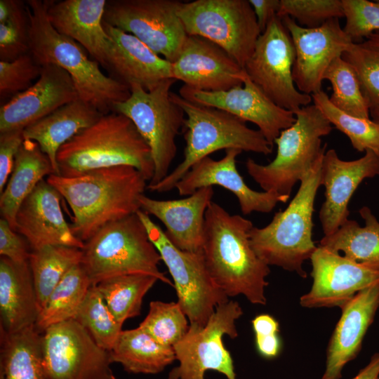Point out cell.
Here are the masks:
<instances>
[{"label":"cell","instance_id":"38","mask_svg":"<svg viewBox=\"0 0 379 379\" xmlns=\"http://www.w3.org/2000/svg\"><path fill=\"white\" fill-rule=\"evenodd\" d=\"M354 70L371 110L379 109V30L353 42L342 55Z\"/></svg>","mask_w":379,"mask_h":379},{"label":"cell","instance_id":"44","mask_svg":"<svg viewBox=\"0 0 379 379\" xmlns=\"http://www.w3.org/2000/svg\"><path fill=\"white\" fill-rule=\"evenodd\" d=\"M41 68L30 52L13 61H0L1 104L29 88L39 77Z\"/></svg>","mask_w":379,"mask_h":379},{"label":"cell","instance_id":"20","mask_svg":"<svg viewBox=\"0 0 379 379\" xmlns=\"http://www.w3.org/2000/svg\"><path fill=\"white\" fill-rule=\"evenodd\" d=\"M174 79L204 91H227L242 86L246 72L225 50L198 36L188 35L171 62Z\"/></svg>","mask_w":379,"mask_h":379},{"label":"cell","instance_id":"43","mask_svg":"<svg viewBox=\"0 0 379 379\" xmlns=\"http://www.w3.org/2000/svg\"><path fill=\"white\" fill-rule=\"evenodd\" d=\"M277 15L288 16L306 28H316L331 19L345 17L342 0H280Z\"/></svg>","mask_w":379,"mask_h":379},{"label":"cell","instance_id":"33","mask_svg":"<svg viewBox=\"0 0 379 379\" xmlns=\"http://www.w3.org/2000/svg\"><path fill=\"white\" fill-rule=\"evenodd\" d=\"M41 340L35 326L13 333L0 328V379H46Z\"/></svg>","mask_w":379,"mask_h":379},{"label":"cell","instance_id":"30","mask_svg":"<svg viewBox=\"0 0 379 379\" xmlns=\"http://www.w3.org/2000/svg\"><path fill=\"white\" fill-rule=\"evenodd\" d=\"M51 174H55V171L48 157L36 142L25 139L0 196L1 218L6 220L14 230L16 213L21 204L45 176Z\"/></svg>","mask_w":379,"mask_h":379},{"label":"cell","instance_id":"14","mask_svg":"<svg viewBox=\"0 0 379 379\" xmlns=\"http://www.w3.org/2000/svg\"><path fill=\"white\" fill-rule=\"evenodd\" d=\"M178 0L107 1L103 21L130 33L173 62L187 37Z\"/></svg>","mask_w":379,"mask_h":379},{"label":"cell","instance_id":"37","mask_svg":"<svg viewBox=\"0 0 379 379\" xmlns=\"http://www.w3.org/2000/svg\"><path fill=\"white\" fill-rule=\"evenodd\" d=\"M315 105L332 126L346 135L352 147L359 152H373L379 157V124L371 119L348 114L334 106L326 92L311 95Z\"/></svg>","mask_w":379,"mask_h":379},{"label":"cell","instance_id":"52","mask_svg":"<svg viewBox=\"0 0 379 379\" xmlns=\"http://www.w3.org/2000/svg\"><path fill=\"white\" fill-rule=\"evenodd\" d=\"M379 379V378H378Z\"/></svg>","mask_w":379,"mask_h":379},{"label":"cell","instance_id":"51","mask_svg":"<svg viewBox=\"0 0 379 379\" xmlns=\"http://www.w3.org/2000/svg\"><path fill=\"white\" fill-rule=\"evenodd\" d=\"M371 119L379 124V109L370 111Z\"/></svg>","mask_w":379,"mask_h":379},{"label":"cell","instance_id":"46","mask_svg":"<svg viewBox=\"0 0 379 379\" xmlns=\"http://www.w3.org/2000/svg\"><path fill=\"white\" fill-rule=\"evenodd\" d=\"M258 353L267 359L276 357L281 350L279 322L271 315L262 314L251 321Z\"/></svg>","mask_w":379,"mask_h":379},{"label":"cell","instance_id":"35","mask_svg":"<svg viewBox=\"0 0 379 379\" xmlns=\"http://www.w3.org/2000/svg\"><path fill=\"white\" fill-rule=\"evenodd\" d=\"M82 249L48 245L32 250L29 258L40 311L61 279L81 263Z\"/></svg>","mask_w":379,"mask_h":379},{"label":"cell","instance_id":"50","mask_svg":"<svg viewBox=\"0 0 379 379\" xmlns=\"http://www.w3.org/2000/svg\"><path fill=\"white\" fill-rule=\"evenodd\" d=\"M379 378V352L371 357L368 364L361 368L352 379H378Z\"/></svg>","mask_w":379,"mask_h":379},{"label":"cell","instance_id":"40","mask_svg":"<svg viewBox=\"0 0 379 379\" xmlns=\"http://www.w3.org/2000/svg\"><path fill=\"white\" fill-rule=\"evenodd\" d=\"M101 348L110 351L122 331L123 324L114 317L101 293L92 285L74 319Z\"/></svg>","mask_w":379,"mask_h":379},{"label":"cell","instance_id":"25","mask_svg":"<svg viewBox=\"0 0 379 379\" xmlns=\"http://www.w3.org/2000/svg\"><path fill=\"white\" fill-rule=\"evenodd\" d=\"M379 308V282L358 292L341 307L330 338L321 379H340L344 366L359 354Z\"/></svg>","mask_w":379,"mask_h":379},{"label":"cell","instance_id":"32","mask_svg":"<svg viewBox=\"0 0 379 379\" xmlns=\"http://www.w3.org/2000/svg\"><path fill=\"white\" fill-rule=\"evenodd\" d=\"M109 354L112 363L133 373L156 374L176 359L173 347L159 343L139 326L122 330Z\"/></svg>","mask_w":379,"mask_h":379},{"label":"cell","instance_id":"41","mask_svg":"<svg viewBox=\"0 0 379 379\" xmlns=\"http://www.w3.org/2000/svg\"><path fill=\"white\" fill-rule=\"evenodd\" d=\"M324 79L333 89L331 103L352 116L371 119L370 109L362 94L357 76L352 66L342 57L334 60L326 70Z\"/></svg>","mask_w":379,"mask_h":379},{"label":"cell","instance_id":"49","mask_svg":"<svg viewBox=\"0 0 379 379\" xmlns=\"http://www.w3.org/2000/svg\"><path fill=\"white\" fill-rule=\"evenodd\" d=\"M255 15L261 33L266 29L270 22L277 16L280 6V0H248Z\"/></svg>","mask_w":379,"mask_h":379},{"label":"cell","instance_id":"48","mask_svg":"<svg viewBox=\"0 0 379 379\" xmlns=\"http://www.w3.org/2000/svg\"><path fill=\"white\" fill-rule=\"evenodd\" d=\"M24 140L22 129L0 133V193L12 173L15 156Z\"/></svg>","mask_w":379,"mask_h":379},{"label":"cell","instance_id":"12","mask_svg":"<svg viewBox=\"0 0 379 379\" xmlns=\"http://www.w3.org/2000/svg\"><path fill=\"white\" fill-rule=\"evenodd\" d=\"M243 314L237 301L218 305L204 326L190 324L185 335L173 347L179 365L168 379H204L207 371H215L227 379H237L232 358L223 344L227 335H238L236 321Z\"/></svg>","mask_w":379,"mask_h":379},{"label":"cell","instance_id":"8","mask_svg":"<svg viewBox=\"0 0 379 379\" xmlns=\"http://www.w3.org/2000/svg\"><path fill=\"white\" fill-rule=\"evenodd\" d=\"M295 121L283 130L274 140L275 158L262 165L252 159L245 163L248 175L263 191L290 197L296 182L326 150L321 138L331 133L333 126L314 104L293 112Z\"/></svg>","mask_w":379,"mask_h":379},{"label":"cell","instance_id":"26","mask_svg":"<svg viewBox=\"0 0 379 379\" xmlns=\"http://www.w3.org/2000/svg\"><path fill=\"white\" fill-rule=\"evenodd\" d=\"M213 194V187L200 188L180 199L157 200L142 194L140 209L163 223L166 236L175 247L184 251L200 252L204 244L205 215Z\"/></svg>","mask_w":379,"mask_h":379},{"label":"cell","instance_id":"19","mask_svg":"<svg viewBox=\"0 0 379 379\" xmlns=\"http://www.w3.org/2000/svg\"><path fill=\"white\" fill-rule=\"evenodd\" d=\"M379 175V157L366 150L356 160L341 159L334 149L324 154L321 168V185L325 188V199L319 213L324 236L337 231L350 215V200L361 182Z\"/></svg>","mask_w":379,"mask_h":379},{"label":"cell","instance_id":"47","mask_svg":"<svg viewBox=\"0 0 379 379\" xmlns=\"http://www.w3.org/2000/svg\"><path fill=\"white\" fill-rule=\"evenodd\" d=\"M32 248L20 234L4 218L0 219V255L15 262L29 261Z\"/></svg>","mask_w":379,"mask_h":379},{"label":"cell","instance_id":"11","mask_svg":"<svg viewBox=\"0 0 379 379\" xmlns=\"http://www.w3.org/2000/svg\"><path fill=\"white\" fill-rule=\"evenodd\" d=\"M136 214L172 277L178 302L190 324L204 326L215 308L229 300L210 274L203 252L180 250L148 214L141 209Z\"/></svg>","mask_w":379,"mask_h":379},{"label":"cell","instance_id":"31","mask_svg":"<svg viewBox=\"0 0 379 379\" xmlns=\"http://www.w3.org/2000/svg\"><path fill=\"white\" fill-rule=\"evenodd\" d=\"M359 213L364 220L361 226L348 219L329 236H324L319 246L344 256L368 268L379 271V221L370 208L362 206Z\"/></svg>","mask_w":379,"mask_h":379},{"label":"cell","instance_id":"18","mask_svg":"<svg viewBox=\"0 0 379 379\" xmlns=\"http://www.w3.org/2000/svg\"><path fill=\"white\" fill-rule=\"evenodd\" d=\"M310 260L313 281L310 291L300 298L303 307L341 308L358 292L379 282V271L319 246Z\"/></svg>","mask_w":379,"mask_h":379},{"label":"cell","instance_id":"28","mask_svg":"<svg viewBox=\"0 0 379 379\" xmlns=\"http://www.w3.org/2000/svg\"><path fill=\"white\" fill-rule=\"evenodd\" d=\"M39 312L29 261L1 256L0 328L13 333L35 326Z\"/></svg>","mask_w":379,"mask_h":379},{"label":"cell","instance_id":"23","mask_svg":"<svg viewBox=\"0 0 379 379\" xmlns=\"http://www.w3.org/2000/svg\"><path fill=\"white\" fill-rule=\"evenodd\" d=\"M61 197L42 180L19 207L15 230L25 238L32 251L48 245L84 248L85 243L74 236L65 219Z\"/></svg>","mask_w":379,"mask_h":379},{"label":"cell","instance_id":"1","mask_svg":"<svg viewBox=\"0 0 379 379\" xmlns=\"http://www.w3.org/2000/svg\"><path fill=\"white\" fill-rule=\"evenodd\" d=\"M46 181L69 206L72 232L84 243L107 224L140 210V197L148 182L131 166L94 169L72 177L51 174Z\"/></svg>","mask_w":379,"mask_h":379},{"label":"cell","instance_id":"2","mask_svg":"<svg viewBox=\"0 0 379 379\" xmlns=\"http://www.w3.org/2000/svg\"><path fill=\"white\" fill-rule=\"evenodd\" d=\"M253 227L212 201L205 215L202 252L210 274L228 298L243 295L253 304L265 305L270 270L251 246Z\"/></svg>","mask_w":379,"mask_h":379},{"label":"cell","instance_id":"29","mask_svg":"<svg viewBox=\"0 0 379 379\" xmlns=\"http://www.w3.org/2000/svg\"><path fill=\"white\" fill-rule=\"evenodd\" d=\"M102 115L95 107L78 99L25 128L24 139L39 144L50 159L55 175H58L56 157L59 149Z\"/></svg>","mask_w":379,"mask_h":379},{"label":"cell","instance_id":"39","mask_svg":"<svg viewBox=\"0 0 379 379\" xmlns=\"http://www.w3.org/2000/svg\"><path fill=\"white\" fill-rule=\"evenodd\" d=\"M30 19L27 2L0 1V61L10 62L29 53Z\"/></svg>","mask_w":379,"mask_h":379},{"label":"cell","instance_id":"16","mask_svg":"<svg viewBox=\"0 0 379 379\" xmlns=\"http://www.w3.org/2000/svg\"><path fill=\"white\" fill-rule=\"evenodd\" d=\"M281 19L294 46L292 74L295 85L300 92L311 95L321 90L328 67L353 41L338 18L316 28L303 27L288 16Z\"/></svg>","mask_w":379,"mask_h":379},{"label":"cell","instance_id":"7","mask_svg":"<svg viewBox=\"0 0 379 379\" xmlns=\"http://www.w3.org/2000/svg\"><path fill=\"white\" fill-rule=\"evenodd\" d=\"M81 265L92 285L114 277L144 274L173 286L159 270L161 258L136 213L102 227L85 242Z\"/></svg>","mask_w":379,"mask_h":379},{"label":"cell","instance_id":"17","mask_svg":"<svg viewBox=\"0 0 379 379\" xmlns=\"http://www.w3.org/2000/svg\"><path fill=\"white\" fill-rule=\"evenodd\" d=\"M179 95L192 102L226 111L253 123L272 145L280 133L295 121L294 112L279 107L246 74L243 85L222 91H204L183 85Z\"/></svg>","mask_w":379,"mask_h":379},{"label":"cell","instance_id":"34","mask_svg":"<svg viewBox=\"0 0 379 379\" xmlns=\"http://www.w3.org/2000/svg\"><path fill=\"white\" fill-rule=\"evenodd\" d=\"M92 286L81 265L73 267L48 296L39 312L35 327L43 333L48 327L74 319Z\"/></svg>","mask_w":379,"mask_h":379},{"label":"cell","instance_id":"22","mask_svg":"<svg viewBox=\"0 0 379 379\" xmlns=\"http://www.w3.org/2000/svg\"><path fill=\"white\" fill-rule=\"evenodd\" d=\"M241 152L238 149H228L219 160L206 157L197 162L176 184L179 194L189 196L200 188L218 185L236 196L244 215L270 213L278 203L287 202L288 196L271 191H255L246 185L236 165L237 157Z\"/></svg>","mask_w":379,"mask_h":379},{"label":"cell","instance_id":"13","mask_svg":"<svg viewBox=\"0 0 379 379\" xmlns=\"http://www.w3.org/2000/svg\"><path fill=\"white\" fill-rule=\"evenodd\" d=\"M295 49L282 19L275 16L258 37L244 66L250 79L274 103L295 112L311 104L312 96L300 92L293 79Z\"/></svg>","mask_w":379,"mask_h":379},{"label":"cell","instance_id":"3","mask_svg":"<svg viewBox=\"0 0 379 379\" xmlns=\"http://www.w3.org/2000/svg\"><path fill=\"white\" fill-rule=\"evenodd\" d=\"M29 52L41 65H54L71 77L79 99L103 114L114 104L127 100L128 86L105 74L100 65L74 39L60 34L47 16V0H29Z\"/></svg>","mask_w":379,"mask_h":379},{"label":"cell","instance_id":"4","mask_svg":"<svg viewBox=\"0 0 379 379\" xmlns=\"http://www.w3.org/2000/svg\"><path fill=\"white\" fill-rule=\"evenodd\" d=\"M58 175L72 177L86 171L131 166L149 182L154 166L151 150L133 121L109 112L79 132L58 150Z\"/></svg>","mask_w":379,"mask_h":379},{"label":"cell","instance_id":"45","mask_svg":"<svg viewBox=\"0 0 379 379\" xmlns=\"http://www.w3.org/2000/svg\"><path fill=\"white\" fill-rule=\"evenodd\" d=\"M345 33L353 42H360L379 30V0H342Z\"/></svg>","mask_w":379,"mask_h":379},{"label":"cell","instance_id":"10","mask_svg":"<svg viewBox=\"0 0 379 379\" xmlns=\"http://www.w3.org/2000/svg\"><path fill=\"white\" fill-rule=\"evenodd\" d=\"M177 13L187 35L213 42L243 68L261 34L247 0L180 1Z\"/></svg>","mask_w":379,"mask_h":379},{"label":"cell","instance_id":"27","mask_svg":"<svg viewBox=\"0 0 379 379\" xmlns=\"http://www.w3.org/2000/svg\"><path fill=\"white\" fill-rule=\"evenodd\" d=\"M103 27L114 42L107 70L110 77L128 87L138 84L147 91L173 79L171 62L134 35L104 21Z\"/></svg>","mask_w":379,"mask_h":379},{"label":"cell","instance_id":"9","mask_svg":"<svg viewBox=\"0 0 379 379\" xmlns=\"http://www.w3.org/2000/svg\"><path fill=\"white\" fill-rule=\"evenodd\" d=\"M176 81L168 79L147 91L138 84L129 86V98L114 105L112 111L129 118L147 143L154 166L149 185H156L169 173L176 152V136L183 128L185 114L171 98Z\"/></svg>","mask_w":379,"mask_h":379},{"label":"cell","instance_id":"24","mask_svg":"<svg viewBox=\"0 0 379 379\" xmlns=\"http://www.w3.org/2000/svg\"><path fill=\"white\" fill-rule=\"evenodd\" d=\"M105 0H47V16L61 34L79 44L107 71L114 42L103 27Z\"/></svg>","mask_w":379,"mask_h":379},{"label":"cell","instance_id":"5","mask_svg":"<svg viewBox=\"0 0 379 379\" xmlns=\"http://www.w3.org/2000/svg\"><path fill=\"white\" fill-rule=\"evenodd\" d=\"M171 100L184 111L186 145L182 161L156 185H147L152 192H166L175 188L193 165L214 152L238 149L269 155L273 145L258 130L222 109L192 102L171 92Z\"/></svg>","mask_w":379,"mask_h":379},{"label":"cell","instance_id":"6","mask_svg":"<svg viewBox=\"0 0 379 379\" xmlns=\"http://www.w3.org/2000/svg\"><path fill=\"white\" fill-rule=\"evenodd\" d=\"M324 153L302 178L298 190L288 206L275 213L268 225L260 228L253 227L249 233L252 248L267 265L295 272L302 278L307 277L303 263L311 258L317 248L312 239V215L321 186Z\"/></svg>","mask_w":379,"mask_h":379},{"label":"cell","instance_id":"36","mask_svg":"<svg viewBox=\"0 0 379 379\" xmlns=\"http://www.w3.org/2000/svg\"><path fill=\"white\" fill-rule=\"evenodd\" d=\"M159 279L131 274L105 279L96 285L109 310L121 324L140 314L144 296Z\"/></svg>","mask_w":379,"mask_h":379},{"label":"cell","instance_id":"42","mask_svg":"<svg viewBox=\"0 0 379 379\" xmlns=\"http://www.w3.org/2000/svg\"><path fill=\"white\" fill-rule=\"evenodd\" d=\"M187 318L178 302L154 300L149 303L147 315L139 327L159 343L173 347L188 331Z\"/></svg>","mask_w":379,"mask_h":379},{"label":"cell","instance_id":"21","mask_svg":"<svg viewBox=\"0 0 379 379\" xmlns=\"http://www.w3.org/2000/svg\"><path fill=\"white\" fill-rule=\"evenodd\" d=\"M79 99L69 74L54 65L42 66L39 77L27 90L0 107V133L25 128L60 107Z\"/></svg>","mask_w":379,"mask_h":379},{"label":"cell","instance_id":"15","mask_svg":"<svg viewBox=\"0 0 379 379\" xmlns=\"http://www.w3.org/2000/svg\"><path fill=\"white\" fill-rule=\"evenodd\" d=\"M41 351L46 379H117L109 352L99 347L74 319L46 329Z\"/></svg>","mask_w":379,"mask_h":379}]
</instances>
